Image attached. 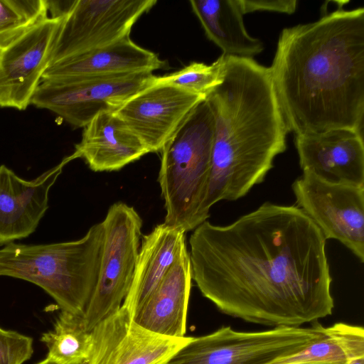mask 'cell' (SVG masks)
I'll list each match as a JSON object with an SVG mask.
<instances>
[{
  "label": "cell",
  "mask_w": 364,
  "mask_h": 364,
  "mask_svg": "<svg viewBox=\"0 0 364 364\" xmlns=\"http://www.w3.org/2000/svg\"><path fill=\"white\" fill-rule=\"evenodd\" d=\"M362 357H364L363 328L341 322L325 327L324 336L303 350L272 364L301 362L348 364Z\"/></svg>",
  "instance_id": "21"
},
{
  "label": "cell",
  "mask_w": 364,
  "mask_h": 364,
  "mask_svg": "<svg viewBox=\"0 0 364 364\" xmlns=\"http://www.w3.org/2000/svg\"><path fill=\"white\" fill-rule=\"evenodd\" d=\"M74 153L102 172L119 171L150 152L114 112H102L84 127Z\"/></svg>",
  "instance_id": "16"
},
{
  "label": "cell",
  "mask_w": 364,
  "mask_h": 364,
  "mask_svg": "<svg viewBox=\"0 0 364 364\" xmlns=\"http://www.w3.org/2000/svg\"><path fill=\"white\" fill-rule=\"evenodd\" d=\"M102 223L104 237L98 279L82 315L89 331L122 306L132 280L143 225L135 208L123 202L113 203Z\"/></svg>",
  "instance_id": "7"
},
{
  "label": "cell",
  "mask_w": 364,
  "mask_h": 364,
  "mask_svg": "<svg viewBox=\"0 0 364 364\" xmlns=\"http://www.w3.org/2000/svg\"><path fill=\"white\" fill-rule=\"evenodd\" d=\"M225 55L211 65L193 62L183 69L159 77L158 83L169 84L205 98L222 81Z\"/></svg>",
  "instance_id": "24"
},
{
  "label": "cell",
  "mask_w": 364,
  "mask_h": 364,
  "mask_svg": "<svg viewBox=\"0 0 364 364\" xmlns=\"http://www.w3.org/2000/svg\"><path fill=\"white\" fill-rule=\"evenodd\" d=\"M224 55L222 81L205 97L215 117L209 215L216 203L236 200L263 182L289 133L269 67Z\"/></svg>",
  "instance_id": "3"
},
{
  "label": "cell",
  "mask_w": 364,
  "mask_h": 364,
  "mask_svg": "<svg viewBox=\"0 0 364 364\" xmlns=\"http://www.w3.org/2000/svg\"><path fill=\"white\" fill-rule=\"evenodd\" d=\"M289 132L363 134L364 9L341 6L284 28L269 67Z\"/></svg>",
  "instance_id": "2"
},
{
  "label": "cell",
  "mask_w": 364,
  "mask_h": 364,
  "mask_svg": "<svg viewBox=\"0 0 364 364\" xmlns=\"http://www.w3.org/2000/svg\"><path fill=\"white\" fill-rule=\"evenodd\" d=\"M36 364H60L58 362L46 357L44 360L36 363Z\"/></svg>",
  "instance_id": "27"
},
{
  "label": "cell",
  "mask_w": 364,
  "mask_h": 364,
  "mask_svg": "<svg viewBox=\"0 0 364 364\" xmlns=\"http://www.w3.org/2000/svg\"><path fill=\"white\" fill-rule=\"evenodd\" d=\"M85 364H166L191 336L173 338L138 325L124 306L91 331Z\"/></svg>",
  "instance_id": "11"
},
{
  "label": "cell",
  "mask_w": 364,
  "mask_h": 364,
  "mask_svg": "<svg viewBox=\"0 0 364 364\" xmlns=\"http://www.w3.org/2000/svg\"><path fill=\"white\" fill-rule=\"evenodd\" d=\"M191 283L189 255L186 252L136 311L133 320L141 327L162 336H186Z\"/></svg>",
  "instance_id": "19"
},
{
  "label": "cell",
  "mask_w": 364,
  "mask_h": 364,
  "mask_svg": "<svg viewBox=\"0 0 364 364\" xmlns=\"http://www.w3.org/2000/svg\"><path fill=\"white\" fill-rule=\"evenodd\" d=\"M205 98L157 83L127 100L114 113L147 147L160 152L193 109Z\"/></svg>",
  "instance_id": "13"
},
{
  "label": "cell",
  "mask_w": 364,
  "mask_h": 364,
  "mask_svg": "<svg viewBox=\"0 0 364 364\" xmlns=\"http://www.w3.org/2000/svg\"><path fill=\"white\" fill-rule=\"evenodd\" d=\"M157 54L130 36L50 65L41 80L72 79L151 72L166 66Z\"/></svg>",
  "instance_id": "17"
},
{
  "label": "cell",
  "mask_w": 364,
  "mask_h": 364,
  "mask_svg": "<svg viewBox=\"0 0 364 364\" xmlns=\"http://www.w3.org/2000/svg\"><path fill=\"white\" fill-rule=\"evenodd\" d=\"M243 14L255 11H273L287 14L295 12L297 0H238Z\"/></svg>",
  "instance_id": "26"
},
{
  "label": "cell",
  "mask_w": 364,
  "mask_h": 364,
  "mask_svg": "<svg viewBox=\"0 0 364 364\" xmlns=\"http://www.w3.org/2000/svg\"><path fill=\"white\" fill-rule=\"evenodd\" d=\"M33 352L31 337L0 327V364H23Z\"/></svg>",
  "instance_id": "25"
},
{
  "label": "cell",
  "mask_w": 364,
  "mask_h": 364,
  "mask_svg": "<svg viewBox=\"0 0 364 364\" xmlns=\"http://www.w3.org/2000/svg\"><path fill=\"white\" fill-rule=\"evenodd\" d=\"M324 329L317 322L309 327L277 326L260 331L223 326L192 337L166 364H272L319 340Z\"/></svg>",
  "instance_id": "6"
},
{
  "label": "cell",
  "mask_w": 364,
  "mask_h": 364,
  "mask_svg": "<svg viewBox=\"0 0 364 364\" xmlns=\"http://www.w3.org/2000/svg\"><path fill=\"white\" fill-rule=\"evenodd\" d=\"M61 17L47 18L0 52V107L24 110L50 66Z\"/></svg>",
  "instance_id": "12"
},
{
  "label": "cell",
  "mask_w": 364,
  "mask_h": 364,
  "mask_svg": "<svg viewBox=\"0 0 364 364\" xmlns=\"http://www.w3.org/2000/svg\"><path fill=\"white\" fill-rule=\"evenodd\" d=\"M103 237L101 222L76 240L43 245L11 242L0 249V277L36 284L61 311L83 315L97 282Z\"/></svg>",
  "instance_id": "4"
},
{
  "label": "cell",
  "mask_w": 364,
  "mask_h": 364,
  "mask_svg": "<svg viewBox=\"0 0 364 364\" xmlns=\"http://www.w3.org/2000/svg\"><path fill=\"white\" fill-rule=\"evenodd\" d=\"M215 117L200 101L161 150L158 182L164 201V223L184 232L210 215L204 205L211 171Z\"/></svg>",
  "instance_id": "5"
},
{
  "label": "cell",
  "mask_w": 364,
  "mask_h": 364,
  "mask_svg": "<svg viewBox=\"0 0 364 364\" xmlns=\"http://www.w3.org/2000/svg\"><path fill=\"white\" fill-rule=\"evenodd\" d=\"M285 364H328V363H285Z\"/></svg>",
  "instance_id": "29"
},
{
  "label": "cell",
  "mask_w": 364,
  "mask_h": 364,
  "mask_svg": "<svg viewBox=\"0 0 364 364\" xmlns=\"http://www.w3.org/2000/svg\"><path fill=\"white\" fill-rule=\"evenodd\" d=\"M151 72L72 79L41 80L31 101L74 128L85 127L102 112H115L142 90L158 83Z\"/></svg>",
  "instance_id": "8"
},
{
  "label": "cell",
  "mask_w": 364,
  "mask_h": 364,
  "mask_svg": "<svg viewBox=\"0 0 364 364\" xmlns=\"http://www.w3.org/2000/svg\"><path fill=\"white\" fill-rule=\"evenodd\" d=\"M294 136L303 173L331 183L364 186L363 134L338 129Z\"/></svg>",
  "instance_id": "15"
},
{
  "label": "cell",
  "mask_w": 364,
  "mask_h": 364,
  "mask_svg": "<svg viewBox=\"0 0 364 364\" xmlns=\"http://www.w3.org/2000/svg\"><path fill=\"white\" fill-rule=\"evenodd\" d=\"M190 4L206 36L223 55L253 58L263 51L262 41L245 28L238 0H191Z\"/></svg>",
  "instance_id": "20"
},
{
  "label": "cell",
  "mask_w": 364,
  "mask_h": 364,
  "mask_svg": "<svg viewBox=\"0 0 364 364\" xmlns=\"http://www.w3.org/2000/svg\"><path fill=\"white\" fill-rule=\"evenodd\" d=\"M186 252V232L164 223L142 236L132 280L122 305L132 318Z\"/></svg>",
  "instance_id": "18"
},
{
  "label": "cell",
  "mask_w": 364,
  "mask_h": 364,
  "mask_svg": "<svg viewBox=\"0 0 364 364\" xmlns=\"http://www.w3.org/2000/svg\"><path fill=\"white\" fill-rule=\"evenodd\" d=\"M91 331L86 329L82 315L63 311L53 328L43 333L48 358L60 364H85L91 346Z\"/></svg>",
  "instance_id": "22"
},
{
  "label": "cell",
  "mask_w": 364,
  "mask_h": 364,
  "mask_svg": "<svg viewBox=\"0 0 364 364\" xmlns=\"http://www.w3.org/2000/svg\"><path fill=\"white\" fill-rule=\"evenodd\" d=\"M296 207L364 262V186L331 183L303 173L292 183Z\"/></svg>",
  "instance_id": "10"
},
{
  "label": "cell",
  "mask_w": 364,
  "mask_h": 364,
  "mask_svg": "<svg viewBox=\"0 0 364 364\" xmlns=\"http://www.w3.org/2000/svg\"><path fill=\"white\" fill-rule=\"evenodd\" d=\"M156 0H75L61 16L50 65L129 36Z\"/></svg>",
  "instance_id": "9"
},
{
  "label": "cell",
  "mask_w": 364,
  "mask_h": 364,
  "mask_svg": "<svg viewBox=\"0 0 364 364\" xmlns=\"http://www.w3.org/2000/svg\"><path fill=\"white\" fill-rule=\"evenodd\" d=\"M348 364H364V357L352 360Z\"/></svg>",
  "instance_id": "28"
},
{
  "label": "cell",
  "mask_w": 364,
  "mask_h": 364,
  "mask_svg": "<svg viewBox=\"0 0 364 364\" xmlns=\"http://www.w3.org/2000/svg\"><path fill=\"white\" fill-rule=\"evenodd\" d=\"M46 0H0V52L48 18Z\"/></svg>",
  "instance_id": "23"
},
{
  "label": "cell",
  "mask_w": 364,
  "mask_h": 364,
  "mask_svg": "<svg viewBox=\"0 0 364 364\" xmlns=\"http://www.w3.org/2000/svg\"><path fill=\"white\" fill-rule=\"evenodd\" d=\"M77 159L73 152L31 181L0 166V246L31 235L48 208V193L64 166Z\"/></svg>",
  "instance_id": "14"
},
{
  "label": "cell",
  "mask_w": 364,
  "mask_h": 364,
  "mask_svg": "<svg viewBox=\"0 0 364 364\" xmlns=\"http://www.w3.org/2000/svg\"><path fill=\"white\" fill-rule=\"evenodd\" d=\"M323 235L300 208L265 202L225 226L208 220L189 239L192 280L223 314L277 327L332 314Z\"/></svg>",
  "instance_id": "1"
}]
</instances>
